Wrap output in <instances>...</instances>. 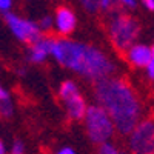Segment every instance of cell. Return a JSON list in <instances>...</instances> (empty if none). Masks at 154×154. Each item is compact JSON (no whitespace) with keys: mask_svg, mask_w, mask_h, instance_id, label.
<instances>
[{"mask_svg":"<svg viewBox=\"0 0 154 154\" xmlns=\"http://www.w3.org/2000/svg\"><path fill=\"white\" fill-rule=\"evenodd\" d=\"M5 151H6V149H5V143L0 140V154H5Z\"/></svg>","mask_w":154,"mask_h":154,"instance_id":"23","label":"cell"},{"mask_svg":"<svg viewBox=\"0 0 154 154\" xmlns=\"http://www.w3.org/2000/svg\"><path fill=\"white\" fill-rule=\"evenodd\" d=\"M51 54L62 66L75 71L93 82L111 77L116 71L114 62L103 51L93 45L80 43L69 38H54Z\"/></svg>","mask_w":154,"mask_h":154,"instance_id":"2","label":"cell"},{"mask_svg":"<svg viewBox=\"0 0 154 154\" xmlns=\"http://www.w3.org/2000/svg\"><path fill=\"white\" fill-rule=\"evenodd\" d=\"M8 99H9L8 93L5 91V89H3L2 86H0V102H2V100H8Z\"/></svg>","mask_w":154,"mask_h":154,"instance_id":"22","label":"cell"},{"mask_svg":"<svg viewBox=\"0 0 154 154\" xmlns=\"http://www.w3.org/2000/svg\"><path fill=\"white\" fill-rule=\"evenodd\" d=\"M97 154H120L117 149H116V146L109 142H105V143H100L99 145V151Z\"/></svg>","mask_w":154,"mask_h":154,"instance_id":"13","label":"cell"},{"mask_svg":"<svg viewBox=\"0 0 154 154\" xmlns=\"http://www.w3.org/2000/svg\"><path fill=\"white\" fill-rule=\"evenodd\" d=\"M56 154H75V151H74L72 148H69V146H63V148H60Z\"/></svg>","mask_w":154,"mask_h":154,"instance_id":"20","label":"cell"},{"mask_svg":"<svg viewBox=\"0 0 154 154\" xmlns=\"http://www.w3.org/2000/svg\"><path fill=\"white\" fill-rule=\"evenodd\" d=\"M146 74H148V77L154 82V59L149 62V65L146 66Z\"/></svg>","mask_w":154,"mask_h":154,"instance_id":"18","label":"cell"},{"mask_svg":"<svg viewBox=\"0 0 154 154\" xmlns=\"http://www.w3.org/2000/svg\"><path fill=\"white\" fill-rule=\"evenodd\" d=\"M5 20H6L11 31L14 32V35L19 38V40L28 43V45L35 43L38 38L43 37L40 26L34 22L25 20V19H22V17H19L16 14H11V12H8V14L5 16Z\"/></svg>","mask_w":154,"mask_h":154,"instance_id":"6","label":"cell"},{"mask_svg":"<svg viewBox=\"0 0 154 154\" xmlns=\"http://www.w3.org/2000/svg\"><path fill=\"white\" fill-rule=\"evenodd\" d=\"M11 0H0V9H9Z\"/></svg>","mask_w":154,"mask_h":154,"instance_id":"21","label":"cell"},{"mask_svg":"<svg viewBox=\"0 0 154 154\" xmlns=\"http://www.w3.org/2000/svg\"><path fill=\"white\" fill-rule=\"evenodd\" d=\"M117 6H122L126 9H134L137 6V0H117Z\"/></svg>","mask_w":154,"mask_h":154,"instance_id":"17","label":"cell"},{"mask_svg":"<svg viewBox=\"0 0 154 154\" xmlns=\"http://www.w3.org/2000/svg\"><path fill=\"white\" fill-rule=\"evenodd\" d=\"M54 25L60 35H69L75 29V25H77V17L74 11L68 6H59L56 9Z\"/></svg>","mask_w":154,"mask_h":154,"instance_id":"8","label":"cell"},{"mask_svg":"<svg viewBox=\"0 0 154 154\" xmlns=\"http://www.w3.org/2000/svg\"><path fill=\"white\" fill-rule=\"evenodd\" d=\"M83 120H85L86 134L93 143L100 145V143L109 142V139L114 136L116 126H114L111 116L99 103L88 106Z\"/></svg>","mask_w":154,"mask_h":154,"instance_id":"4","label":"cell"},{"mask_svg":"<svg viewBox=\"0 0 154 154\" xmlns=\"http://www.w3.org/2000/svg\"><path fill=\"white\" fill-rule=\"evenodd\" d=\"M53 25H54V20L51 19L49 16H45V17L40 20V23H38V26H40L42 31H49L51 28H53Z\"/></svg>","mask_w":154,"mask_h":154,"instance_id":"15","label":"cell"},{"mask_svg":"<svg viewBox=\"0 0 154 154\" xmlns=\"http://www.w3.org/2000/svg\"><path fill=\"white\" fill-rule=\"evenodd\" d=\"M94 97L114 122L120 136H130L142 120V103L134 88L120 77H105L94 82Z\"/></svg>","mask_w":154,"mask_h":154,"instance_id":"1","label":"cell"},{"mask_svg":"<svg viewBox=\"0 0 154 154\" xmlns=\"http://www.w3.org/2000/svg\"><path fill=\"white\" fill-rule=\"evenodd\" d=\"M151 49H152V59H154V45L151 46Z\"/></svg>","mask_w":154,"mask_h":154,"instance_id":"24","label":"cell"},{"mask_svg":"<svg viewBox=\"0 0 154 154\" xmlns=\"http://www.w3.org/2000/svg\"><path fill=\"white\" fill-rule=\"evenodd\" d=\"M133 154H154V116L142 119L128 139Z\"/></svg>","mask_w":154,"mask_h":154,"instance_id":"5","label":"cell"},{"mask_svg":"<svg viewBox=\"0 0 154 154\" xmlns=\"http://www.w3.org/2000/svg\"><path fill=\"white\" fill-rule=\"evenodd\" d=\"M142 5L148 9V11H154V0H142Z\"/></svg>","mask_w":154,"mask_h":154,"instance_id":"19","label":"cell"},{"mask_svg":"<svg viewBox=\"0 0 154 154\" xmlns=\"http://www.w3.org/2000/svg\"><path fill=\"white\" fill-rule=\"evenodd\" d=\"M120 154H122V152H120Z\"/></svg>","mask_w":154,"mask_h":154,"instance_id":"25","label":"cell"},{"mask_svg":"<svg viewBox=\"0 0 154 154\" xmlns=\"http://www.w3.org/2000/svg\"><path fill=\"white\" fill-rule=\"evenodd\" d=\"M0 114H2L3 117H11V114H12V105H11L9 99L0 102Z\"/></svg>","mask_w":154,"mask_h":154,"instance_id":"14","label":"cell"},{"mask_svg":"<svg viewBox=\"0 0 154 154\" xmlns=\"http://www.w3.org/2000/svg\"><path fill=\"white\" fill-rule=\"evenodd\" d=\"M79 2L89 14H94V12L100 11V0H79Z\"/></svg>","mask_w":154,"mask_h":154,"instance_id":"12","label":"cell"},{"mask_svg":"<svg viewBox=\"0 0 154 154\" xmlns=\"http://www.w3.org/2000/svg\"><path fill=\"white\" fill-rule=\"evenodd\" d=\"M53 43L54 38L53 37H42L38 38L35 43L31 45L29 53H28V59L32 63H42L51 53H53Z\"/></svg>","mask_w":154,"mask_h":154,"instance_id":"9","label":"cell"},{"mask_svg":"<svg viewBox=\"0 0 154 154\" xmlns=\"http://www.w3.org/2000/svg\"><path fill=\"white\" fill-rule=\"evenodd\" d=\"M11 154H25V145L20 140H16L12 143V148H11Z\"/></svg>","mask_w":154,"mask_h":154,"instance_id":"16","label":"cell"},{"mask_svg":"<svg viewBox=\"0 0 154 154\" xmlns=\"http://www.w3.org/2000/svg\"><path fill=\"white\" fill-rule=\"evenodd\" d=\"M140 31H142V28L134 17L128 14H120V12H116L108 25L109 40L112 46L122 53H126L136 43L137 37L140 35Z\"/></svg>","mask_w":154,"mask_h":154,"instance_id":"3","label":"cell"},{"mask_svg":"<svg viewBox=\"0 0 154 154\" xmlns=\"http://www.w3.org/2000/svg\"><path fill=\"white\" fill-rule=\"evenodd\" d=\"M75 94H79V88H77L75 82H72V80H65L59 86V97L63 102H66L68 99L74 97Z\"/></svg>","mask_w":154,"mask_h":154,"instance_id":"11","label":"cell"},{"mask_svg":"<svg viewBox=\"0 0 154 154\" xmlns=\"http://www.w3.org/2000/svg\"><path fill=\"white\" fill-rule=\"evenodd\" d=\"M128 63L136 68H146L149 62L152 60V49L143 43H134L130 49L125 53Z\"/></svg>","mask_w":154,"mask_h":154,"instance_id":"7","label":"cell"},{"mask_svg":"<svg viewBox=\"0 0 154 154\" xmlns=\"http://www.w3.org/2000/svg\"><path fill=\"white\" fill-rule=\"evenodd\" d=\"M65 108H66V114L71 120H82L85 119V114L88 109V105L85 99L82 97V94H75L74 97L68 99L65 102Z\"/></svg>","mask_w":154,"mask_h":154,"instance_id":"10","label":"cell"}]
</instances>
